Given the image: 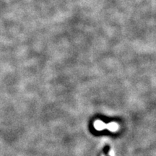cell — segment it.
I'll return each mask as SVG.
<instances>
[{
  "mask_svg": "<svg viewBox=\"0 0 156 156\" xmlns=\"http://www.w3.org/2000/svg\"><path fill=\"white\" fill-rule=\"evenodd\" d=\"M106 129L111 131L112 132H116L119 130V125L118 123L116 122H111L109 124H107L106 126Z\"/></svg>",
  "mask_w": 156,
  "mask_h": 156,
  "instance_id": "cell-1",
  "label": "cell"
},
{
  "mask_svg": "<svg viewBox=\"0 0 156 156\" xmlns=\"http://www.w3.org/2000/svg\"><path fill=\"white\" fill-rule=\"evenodd\" d=\"M106 124H105L103 121L101 120H95L94 122V127L98 131H102V130L106 129Z\"/></svg>",
  "mask_w": 156,
  "mask_h": 156,
  "instance_id": "cell-2",
  "label": "cell"
},
{
  "mask_svg": "<svg viewBox=\"0 0 156 156\" xmlns=\"http://www.w3.org/2000/svg\"><path fill=\"white\" fill-rule=\"evenodd\" d=\"M108 154H109V155H110V156H115V153H114V151H113V150H111V151H109Z\"/></svg>",
  "mask_w": 156,
  "mask_h": 156,
  "instance_id": "cell-3",
  "label": "cell"
}]
</instances>
